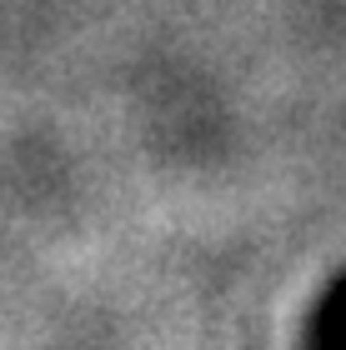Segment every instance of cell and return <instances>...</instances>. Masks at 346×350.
<instances>
[{
  "instance_id": "1",
  "label": "cell",
  "mask_w": 346,
  "mask_h": 350,
  "mask_svg": "<svg viewBox=\"0 0 346 350\" xmlns=\"http://www.w3.org/2000/svg\"><path fill=\"white\" fill-rule=\"evenodd\" d=\"M317 336H321V345H346V280L332 291V300H326Z\"/></svg>"
}]
</instances>
